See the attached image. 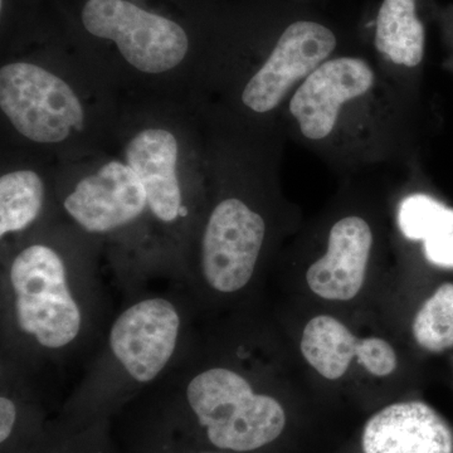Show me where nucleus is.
Returning a JSON list of instances; mask_svg holds the SVG:
<instances>
[{
  "label": "nucleus",
  "mask_w": 453,
  "mask_h": 453,
  "mask_svg": "<svg viewBox=\"0 0 453 453\" xmlns=\"http://www.w3.org/2000/svg\"><path fill=\"white\" fill-rule=\"evenodd\" d=\"M57 210L59 219L101 244L107 270L124 297L154 282H168L144 184L109 146L58 164Z\"/></svg>",
  "instance_id": "10"
},
{
  "label": "nucleus",
  "mask_w": 453,
  "mask_h": 453,
  "mask_svg": "<svg viewBox=\"0 0 453 453\" xmlns=\"http://www.w3.org/2000/svg\"><path fill=\"white\" fill-rule=\"evenodd\" d=\"M389 207L368 181L345 179L323 216L303 229L285 258L316 299L348 303L362 294L392 242Z\"/></svg>",
  "instance_id": "11"
},
{
  "label": "nucleus",
  "mask_w": 453,
  "mask_h": 453,
  "mask_svg": "<svg viewBox=\"0 0 453 453\" xmlns=\"http://www.w3.org/2000/svg\"><path fill=\"white\" fill-rule=\"evenodd\" d=\"M267 342L234 315L202 318L178 365L151 389L162 393L187 437L229 453L258 451L288 422Z\"/></svg>",
  "instance_id": "5"
},
{
  "label": "nucleus",
  "mask_w": 453,
  "mask_h": 453,
  "mask_svg": "<svg viewBox=\"0 0 453 453\" xmlns=\"http://www.w3.org/2000/svg\"><path fill=\"white\" fill-rule=\"evenodd\" d=\"M342 52L338 32L314 18L264 28L223 22L211 96L203 110L235 127L281 130L280 116L295 89Z\"/></svg>",
  "instance_id": "8"
},
{
  "label": "nucleus",
  "mask_w": 453,
  "mask_h": 453,
  "mask_svg": "<svg viewBox=\"0 0 453 453\" xmlns=\"http://www.w3.org/2000/svg\"><path fill=\"white\" fill-rule=\"evenodd\" d=\"M411 332L416 344L428 353L453 348V282L438 286L423 301L413 316Z\"/></svg>",
  "instance_id": "17"
},
{
  "label": "nucleus",
  "mask_w": 453,
  "mask_h": 453,
  "mask_svg": "<svg viewBox=\"0 0 453 453\" xmlns=\"http://www.w3.org/2000/svg\"><path fill=\"white\" fill-rule=\"evenodd\" d=\"M426 27L418 0H383L375 20L374 61L407 96L422 103Z\"/></svg>",
  "instance_id": "15"
},
{
  "label": "nucleus",
  "mask_w": 453,
  "mask_h": 453,
  "mask_svg": "<svg viewBox=\"0 0 453 453\" xmlns=\"http://www.w3.org/2000/svg\"><path fill=\"white\" fill-rule=\"evenodd\" d=\"M57 168L41 155L2 146L0 256L58 219Z\"/></svg>",
  "instance_id": "12"
},
{
  "label": "nucleus",
  "mask_w": 453,
  "mask_h": 453,
  "mask_svg": "<svg viewBox=\"0 0 453 453\" xmlns=\"http://www.w3.org/2000/svg\"><path fill=\"white\" fill-rule=\"evenodd\" d=\"M188 440H189L190 442H192L193 447H188V449H181V453H229L220 451V449H211V447H208V449H198V447H196L198 445H196L195 441L190 440V438H188Z\"/></svg>",
  "instance_id": "18"
},
{
  "label": "nucleus",
  "mask_w": 453,
  "mask_h": 453,
  "mask_svg": "<svg viewBox=\"0 0 453 453\" xmlns=\"http://www.w3.org/2000/svg\"><path fill=\"white\" fill-rule=\"evenodd\" d=\"M122 98L55 20L2 50V146L74 162L106 148Z\"/></svg>",
  "instance_id": "6"
},
{
  "label": "nucleus",
  "mask_w": 453,
  "mask_h": 453,
  "mask_svg": "<svg viewBox=\"0 0 453 453\" xmlns=\"http://www.w3.org/2000/svg\"><path fill=\"white\" fill-rule=\"evenodd\" d=\"M103 247L56 219L0 256V359L44 377L92 356L112 314Z\"/></svg>",
  "instance_id": "2"
},
{
  "label": "nucleus",
  "mask_w": 453,
  "mask_h": 453,
  "mask_svg": "<svg viewBox=\"0 0 453 453\" xmlns=\"http://www.w3.org/2000/svg\"><path fill=\"white\" fill-rule=\"evenodd\" d=\"M202 314L178 283L125 297L65 404L80 418H98L157 386L178 365Z\"/></svg>",
  "instance_id": "9"
},
{
  "label": "nucleus",
  "mask_w": 453,
  "mask_h": 453,
  "mask_svg": "<svg viewBox=\"0 0 453 453\" xmlns=\"http://www.w3.org/2000/svg\"><path fill=\"white\" fill-rule=\"evenodd\" d=\"M395 199L390 219L398 241L431 266L453 270V207L429 189L421 162L403 173Z\"/></svg>",
  "instance_id": "14"
},
{
  "label": "nucleus",
  "mask_w": 453,
  "mask_h": 453,
  "mask_svg": "<svg viewBox=\"0 0 453 453\" xmlns=\"http://www.w3.org/2000/svg\"><path fill=\"white\" fill-rule=\"evenodd\" d=\"M53 19L121 98L203 109L222 20L193 0H52Z\"/></svg>",
  "instance_id": "3"
},
{
  "label": "nucleus",
  "mask_w": 453,
  "mask_h": 453,
  "mask_svg": "<svg viewBox=\"0 0 453 453\" xmlns=\"http://www.w3.org/2000/svg\"><path fill=\"white\" fill-rule=\"evenodd\" d=\"M280 127L342 180L404 173L419 163L422 103L396 88L374 58L342 52L295 89Z\"/></svg>",
  "instance_id": "4"
},
{
  "label": "nucleus",
  "mask_w": 453,
  "mask_h": 453,
  "mask_svg": "<svg viewBox=\"0 0 453 453\" xmlns=\"http://www.w3.org/2000/svg\"><path fill=\"white\" fill-rule=\"evenodd\" d=\"M107 146L144 184L164 270L170 283L181 285L207 202L202 110L172 101L122 98Z\"/></svg>",
  "instance_id": "7"
},
{
  "label": "nucleus",
  "mask_w": 453,
  "mask_h": 453,
  "mask_svg": "<svg viewBox=\"0 0 453 453\" xmlns=\"http://www.w3.org/2000/svg\"><path fill=\"white\" fill-rule=\"evenodd\" d=\"M207 202L181 288L202 316L242 308L291 235L300 211L281 184L282 130L226 124L203 111Z\"/></svg>",
  "instance_id": "1"
},
{
  "label": "nucleus",
  "mask_w": 453,
  "mask_h": 453,
  "mask_svg": "<svg viewBox=\"0 0 453 453\" xmlns=\"http://www.w3.org/2000/svg\"><path fill=\"white\" fill-rule=\"evenodd\" d=\"M365 453H453V429L421 401L387 405L366 422Z\"/></svg>",
  "instance_id": "16"
},
{
  "label": "nucleus",
  "mask_w": 453,
  "mask_h": 453,
  "mask_svg": "<svg viewBox=\"0 0 453 453\" xmlns=\"http://www.w3.org/2000/svg\"><path fill=\"white\" fill-rule=\"evenodd\" d=\"M301 357L327 381L347 377L360 366L372 378L386 380L399 369L398 351L381 336L357 335L344 321L330 314L312 316L301 329Z\"/></svg>",
  "instance_id": "13"
},
{
  "label": "nucleus",
  "mask_w": 453,
  "mask_h": 453,
  "mask_svg": "<svg viewBox=\"0 0 453 453\" xmlns=\"http://www.w3.org/2000/svg\"><path fill=\"white\" fill-rule=\"evenodd\" d=\"M62 453H88V452H80V451H68V452H62Z\"/></svg>",
  "instance_id": "19"
}]
</instances>
